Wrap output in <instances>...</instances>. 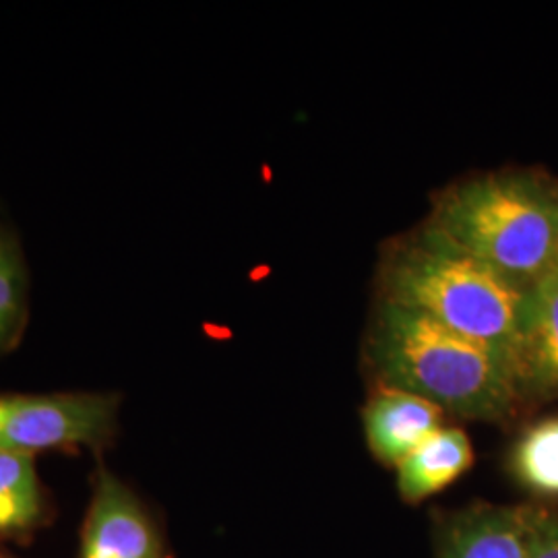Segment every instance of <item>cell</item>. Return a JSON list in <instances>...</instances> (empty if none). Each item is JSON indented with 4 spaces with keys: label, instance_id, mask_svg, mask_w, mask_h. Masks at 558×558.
<instances>
[{
    "label": "cell",
    "instance_id": "cell-13",
    "mask_svg": "<svg viewBox=\"0 0 558 558\" xmlns=\"http://www.w3.org/2000/svg\"><path fill=\"white\" fill-rule=\"evenodd\" d=\"M532 558H558V518L546 511L539 518Z\"/></svg>",
    "mask_w": 558,
    "mask_h": 558
},
{
    "label": "cell",
    "instance_id": "cell-3",
    "mask_svg": "<svg viewBox=\"0 0 558 558\" xmlns=\"http://www.w3.org/2000/svg\"><path fill=\"white\" fill-rule=\"evenodd\" d=\"M428 226L530 290L558 265V184L534 172L465 180L435 199Z\"/></svg>",
    "mask_w": 558,
    "mask_h": 558
},
{
    "label": "cell",
    "instance_id": "cell-12",
    "mask_svg": "<svg viewBox=\"0 0 558 558\" xmlns=\"http://www.w3.org/2000/svg\"><path fill=\"white\" fill-rule=\"evenodd\" d=\"M25 317V271L20 248L0 230V354L13 348Z\"/></svg>",
    "mask_w": 558,
    "mask_h": 558
},
{
    "label": "cell",
    "instance_id": "cell-1",
    "mask_svg": "<svg viewBox=\"0 0 558 558\" xmlns=\"http://www.w3.org/2000/svg\"><path fill=\"white\" fill-rule=\"evenodd\" d=\"M368 359L383 387L458 418L499 422L523 401L511 354L387 300L371 329Z\"/></svg>",
    "mask_w": 558,
    "mask_h": 558
},
{
    "label": "cell",
    "instance_id": "cell-10",
    "mask_svg": "<svg viewBox=\"0 0 558 558\" xmlns=\"http://www.w3.org/2000/svg\"><path fill=\"white\" fill-rule=\"evenodd\" d=\"M474 461L472 442L459 428H439L398 465L401 499L420 502L453 484Z\"/></svg>",
    "mask_w": 558,
    "mask_h": 558
},
{
    "label": "cell",
    "instance_id": "cell-14",
    "mask_svg": "<svg viewBox=\"0 0 558 558\" xmlns=\"http://www.w3.org/2000/svg\"><path fill=\"white\" fill-rule=\"evenodd\" d=\"M0 558H13V557H9V555H0Z\"/></svg>",
    "mask_w": 558,
    "mask_h": 558
},
{
    "label": "cell",
    "instance_id": "cell-9",
    "mask_svg": "<svg viewBox=\"0 0 558 558\" xmlns=\"http://www.w3.org/2000/svg\"><path fill=\"white\" fill-rule=\"evenodd\" d=\"M54 515L34 458L0 451V544H29Z\"/></svg>",
    "mask_w": 558,
    "mask_h": 558
},
{
    "label": "cell",
    "instance_id": "cell-11",
    "mask_svg": "<svg viewBox=\"0 0 558 558\" xmlns=\"http://www.w3.org/2000/svg\"><path fill=\"white\" fill-rule=\"evenodd\" d=\"M513 470L527 488L558 497V418L532 426L513 451Z\"/></svg>",
    "mask_w": 558,
    "mask_h": 558
},
{
    "label": "cell",
    "instance_id": "cell-7",
    "mask_svg": "<svg viewBox=\"0 0 558 558\" xmlns=\"http://www.w3.org/2000/svg\"><path fill=\"white\" fill-rule=\"evenodd\" d=\"M515 371L521 399H558V265L527 290Z\"/></svg>",
    "mask_w": 558,
    "mask_h": 558
},
{
    "label": "cell",
    "instance_id": "cell-2",
    "mask_svg": "<svg viewBox=\"0 0 558 558\" xmlns=\"http://www.w3.org/2000/svg\"><path fill=\"white\" fill-rule=\"evenodd\" d=\"M383 300L414 308L515 360L527 290L424 226L383 259Z\"/></svg>",
    "mask_w": 558,
    "mask_h": 558
},
{
    "label": "cell",
    "instance_id": "cell-4",
    "mask_svg": "<svg viewBox=\"0 0 558 558\" xmlns=\"http://www.w3.org/2000/svg\"><path fill=\"white\" fill-rule=\"evenodd\" d=\"M119 403L114 393H0V451L101 453L117 437Z\"/></svg>",
    "mask_w": 558,
    "mask_h": 558
},
{
    "label": "cell",
    "instance_id": "cell-6",
    "mask_svg": "<svg viewBox=\"0 0 558 558\" xmlns=\"http://www.w3.org/2000/svg\"><path fill=\"white\" fill-rule=\"evenodd\" d=\"M542 509L478 505L440 527L439 558H532Z\"/></svg>",
    "mask_w": 558,
    "mask_h": 558
},
{
    "label": "cell",
    "instance_id": "cell-8",
    "mask_svg": "<svg viewBox=\"0 0 558 558\" xmlns=\"http://www.w3.org/2000/svg\"><path fill=\"white\" fill-rule=\"evenodd\" d=\"M442 422V410L412 393L383 387L364 408V433L373 456L396 465L433 437Z\"/></svg>",
    "mask_w": 558,
    "mask_h": 558
},
{
    "label": "cell",
    "instance_id": "cell-5",
    "mask_svg": "<svg viewBox=\"0 0 558 558\" xmlns=\"http://www.w3.org/2000/svg\"><path fill=\"white\" fill-rule=\"evenodd\" d=\"M80 558H163L156 521L137 495L100 465L81 527Z\"/></svg>",
    "mask_w": 558,
    "mask_h": 558
}]
</instances>
